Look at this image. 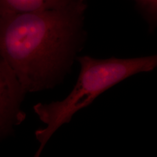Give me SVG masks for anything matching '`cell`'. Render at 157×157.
<instances>
[{
    "label": "cell",
    "mask_w": 157,
    "mask_h": 157,
    "mask_svg": "<svg viewBox=\"0 0 157 157\" xmlns=\"http://www.w3.org/2000/svg\"><path fill=\"white\" fill-rule=\"evenodd\" d=\"M86 1L0 17V56L26 93L52 89L70 70L85 41Z\"/></svg>",
    "instance_id": "cell-1"
},
{
    "label": "cell",
    "mask_w": 157,
    "mask_h": 157,
    "mask_svg": "<svg viewBox=\"0 0 157 157\" xmlns=\"http://www.w3.org/2000/svg\"><path fill=\"white\" fill-rule=\"evenodd\" d=\"M77 0H0V17L63 7Z\"/></svg>",
    "instance_id": "cell-4"
},
{
    "label": "cell",
    "mask_w": 157,
    "mask_h": 157,
    "mask_svg": "<svg viewBox=\"0 0 157 157\" xmlns=\"http://www.w3.org/2000/svg\"><path fill=\"white\" fill-rule=\"evenodd\" d=\"M26 93L11 67L0 56V142L11 136L25 121L26 113L21 105Z\"/></svg>",
    "instance_id": "cell-3"
},
{
    "label": "cell",
    "mask_w": 157,
    "mask_h": 157,
    "mask_svg": "<svg viewBox=\"0 0 157 157\" xmlns=\"http://www.w3.org/2000/svg\"><path fill=\"white\" fill-rule=\"evenodd\" d=\"M136 6L153 30L157 24V0H135Z\"/></svg>",
    "instance_id": "cell-5"
},
{
    "label": "cell",
    "mask_w": 157,
    "mask_h": 157,
    "mask_svg": "<svg viewBox=\"0 0 157 157\" xmlns=\"http://www.w3.org/2000/svg\"><path fill=\"white\" fill-rule=\"evenodd\" d=\"M80 72L77 83L67 97L50 104L39 103L33 107L41 121L46 124L35 132L40 147L35 154L39 157L51 136L63 124L69 123L73 115L86 107L101 93L136 73L152 71L157 67V56L130 59L112 57L97 59L78 56Z\"/></svg>",
    "instance_id": "cell-2"
}]
</instances>
